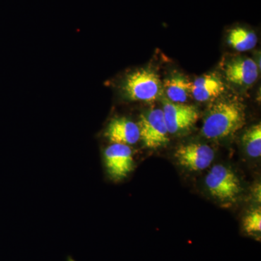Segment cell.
Segmentation results:
<instances>
[{
	"label": "cell",
	"mask_w": 261,
	"mask_h": 261,
	"mask_svg": "<svg viewBox=\"0 0 261 261\" xmlns=\"http://www.w3.org/2000/svg\"><path fill=\"white\" fill-rule=\"evenodd\" d=\"M245 123V110L233 99H221L211 106L203 121L202 133L210 140H223L234 135Z\"/></svg>",
	"instance_id": "6da1fadb"
},
{
	"label": "cell",
	"mask_w": 261,
	"mask_h": 261,
	"mask_svg": "<svg viewBox=\"0 0 261 261\" xmlns=\"http://www.w3.org/2000/svg\"><path fill=\"white\" fill-rule=\"evenodd\" d=\"M123 89L130 100L146 102L157 100L163 92L159 74L149 68L137 70L127 75Z\"/></svg>",
	"instance_id": "7a4b0ae2"
},
{
	"label": "cell",
	"mask_w": 261,
	"mask_h": 261,
	"mask_svg": "<svg viewBox=\"0 0 261 261\" xmlns=\"http://www.w3.org/2000/svg\"><path fill=\"white\" fill-rule=\"evenodd\" d=\"M207 190L221 202H232L241 192V184L237 175L223 165H216L205 177Z\"/></svg>",
	"instance_id": "3957f363"
},
{
	"label": "cell",
	"mask_w": 261,
	"mask_h": 261,
	"mask_svg": "<svg viewBox=\"0 0 261 261\" xmlns=\"http://www.w3.org/2000/svg\"><path fill=\"white\" fill-rule=\"evenodd\" d=\"M137 124L140 140L147 148H161L169 142V132L161 108H152L142 113Z\"/></svg>",
	"instance_id": "277c9868"
},
{
	"label": "cell",
	"mask_w": 261,
	"mask_h": 261,
	"mask_svg": "<svg viewBox=\"0 0 261 261\" xmlns=\"http://www.w3.org/2000/svg\"><path fill=\"white\" fill-rule=\"evenodd\" d=\"M163 115L169 135L186 132L197 123L199 111L195 106L163 100Z\"/></svg>",
	"instance_id": "5b68a950"
},
{
	"label": "cell",
	"mask_w": 261,
	"mask_h": 261,
	"mask_svg": "<svg viewBox=\"0 0 261 261\" xmlns=\"http://www.w3.org/2000/svg\"><path fill=\"white\" fill-rule=\"evenodd\" d=\"M105 164L110 177L121 181L134 168L133 152L128 145L112 144L104 152Z\"/></svg>",
	"instance_id": "8992f818"
},
{
	"label": "cell",
	"mask_w": 261,
	"mask_h": 261,
	"mask_svg": "<svg viewBox=\"0 0 261 261\" xmlns=\"http://www.w3.org/2000/svg\"><path fill=\"white\" fill-rule=\"evenodd\" d=\"M174 156L182 167L192 171H200L211 166L215 153L208 145L193 142L179 146Z\"/></svg>",
	"instance_id": "52a82bcc"
},
{
	"label": "cell",
	"mask_w": 261,
	"mask_h": 261,
	"mask_svg": "<svg viewBox=\"0 0 261 261\" xmlns=\"http://www.w3.org/2000/svg\"><path fill=\"white\" fill-rule=\"evenodd\" d=\"M259 71L256 62L246 57L231 60L224 67L226 80L240 87L252 85L258 78Z\"/></svg>",
	"instance_id": "ba28073f"
},
{
	"label": "cell",
	"mask_w": 261,
	"mask_h": 261,
	"mask_svg": "<svg viewBox=\"0 0 261 261\" xmlns=\"http://www.w3.org/2000/svg\"><path fill=\"white\" fill-rule=\"evenodd\" d=\"M105 136L112 144L132 145L140 140L138 124L124 117L114 118L110 122Z\"/></svg>",
	"instance_id": "9c48e42d"
},
{
	"label": "cell",
	"mask_w": 261,
	"mask_h": 261,
	"mask_svg": "<svg viewBox=\"0 0 261 261\" xmlns=\"http://www.w3.org/2000/svg\"><path fill=\"white\" fill-rule=\"evenodd\" d=\"M224 91V84L214 74L203 75L192 82L191 96L198 102L214 100L221 97Z\"/></svg>",
	"instance_id": "30bf717a"
},
{
	"label": "cell",
	"mask_w": 261,
	"mask_h": 261,
	"mask_svg": "<svg viewBox=\"0 0 261 261\" xmlns=\"http://www.w3.org/2000/svg\"><path fill=\"white\" fill-rule=\"evenodd\" d=\"M163 88L168 100L172 102L185 103L192 97V82L179 73L171 75L165 80Z\"/></svg>",
	"instance_id": "8fae6325"
},
{
	"label": "cell",
	"mask_w": 261,
	"mask_h": 261,
	"mask_svg": "<svg viewBox=\"0 0 261 261\" xmlns=\"http://www.w3.org/2000/svg\"><path fill=\"white\" fill-rule=\"evenodd\" d=\"M227 42L230 47L238 51H247L254 49L257 43L256 33L243 25H236L229 29Z\"/></svg>",
	"instance_id": "7c38bea8"
},
{
	"label": "cell",
	"mask_w": 261,
	"mask_h": 261,
	"mask_svg": "<svg viewBox=\"0 0 261 261\" xmlns=\"http://www.w3.org/2000/svg\"><path fill=\"white\" fill-rule=\"evenodd\" d=\"M243 144L245 150L253 159L261 155V125H254L248 128L243 136Z\"/></svg>",
	"instance_id": "4fadbf2b"
},
{
	"label": "cell",
	"mask_w": 261,
	"mask_h": 261,
	"mask_svg": "<svg viewBox=\"0 0 261 261\" xmlns=\"http://www.w3.org/2000/svg\"><path fill=\"white\" fill-rule=\"evenodd\" d=\"M243 228L249 235H257L261 231L260 207L251 211L243 219Z\"/></svg>",
	"instance_id": "5bb4252c"
},
{
	"label": "cell",
	"mask_w": 261,
	"mask_h": 261,
	"mask_svg": "<svg viewBox=\"0 0 261 261\" xmlns=\"http://www.w3.org/2000/svg\"><path fill=\"white\" fill-rule=\"evenodd\" d=\"M254 195H255V198L257 202L260 203V185H257V187H255V190H254Z\"/></svg>",
	"instance_id": "9a60e30c"
}]
</instances>
